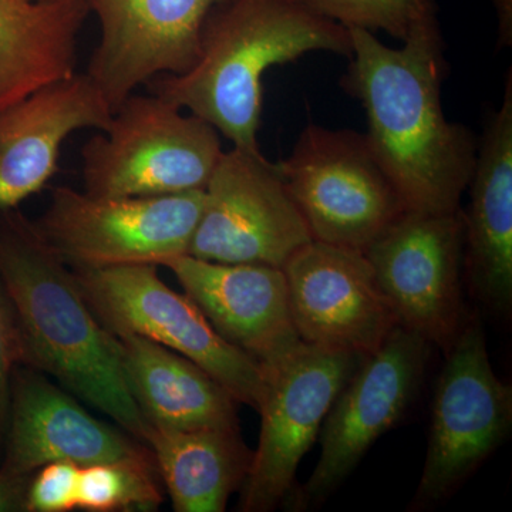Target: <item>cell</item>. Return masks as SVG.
Here are the masks:
<instances>
[{
  "label": "cell",
  "mask_w": 512,
  "mask_h": 512,
  "mask_svg": "<svg viewBox=\"0 0 512 512\" xmlns=\"http://www.w3.org/2000/svg\"><path fill=\"white\" fill-rule=\"evenodd\" d=\"M352 62L342 84L362 103L367 143L392 181L404 211L461 210L478 141L444 114V40L437 9L420 19L400 47L376 33L349 29Z\"/></svg>",
  "instance_id": "obj_1"
},
{
  "label": "cell",
  "mask_w": 512,
  "mask_h": 512,
  "mask_svg": "<svg viewBox=\"0 0 512 512\" xmlns=\"http://www.w3.org/2000/svg\"><path fill=\"white\" fill-rule=\"evenodd\" d=\"M0 284L22 342L23 363L146 443L148 421L128 387L119 340L101 325L74 272L18 210L0 211Z\"/></svg>",
  "instance_id": "obj_2"
},
{
  "label": "cell",
  "mask_w": 512,
  "mask_h": 512,
  "mask_svg": "<svg viewBox=\"0 0 512 512\" xmlns=\"http://www.w3.org/2000/svg\"><path fill=\"white\" fill-rule=\"evenodd\" d=\"M315 52L352 56L349 29L301 0H221L202 26L194 66L180 76L161 74L146 86L210 123L232 146L261 151L264 74Z\"/></svg>",
  "instance_id": "obj_3"
},
{
  "label": "cell",
  "mask_w": 512,
  "mask_h": 512,
  "mask_svg": "<svg viewBox=\"0 0 512 512\" xmlns=\"http://www.w3.org/2000/svg\"><path fill=\"white\" fill-rule=\"evenodd\" d=\"M222 153L210 123L156 94L134 93L82 147L84 191L111 198L201 191Z\"/></svg>",
  "instance_id": "obj_4"
},
{
  "label": "cell",
  "mask_w": 512,
  "mask_h": 512,
  "mask_svg": "<svg viewBox=\"0 0 512 512\" xmlns=\"http://www.w3.org/2000/svg\"><path fill=\"white\" fill-rule=\"evenodd\" d=\"M84 299L114 336L136 335L180 353L214 377L238 403L258 409L264 373L227 342L197 305L164 284L157 265L73 271Z\"/></svg>",
  "instance_id": "obj_5"
},
{
  "label": "cell",
  "mask_w": 512,
  "mask_h": 512,
  "mask_svg": "<svg viewBox=\"0 0 512 512\" xmlns=\"http://www.w3.org/2000/svg\"><path fill=\"white\" fill-rule=\"evenodd\" d=\"M204 190L154 197H96L57 187L39 220L47 245L73 271L109 266L163 265L187 254Z\"/></svg>",
  "instance_id": "obj_6"
},
{
  "label": "cell",
  "mask_w": 512,
  "mask_h": 512,
  "mask_svg": "<svg viewBox=\"0 0 512 512\" xmlns=\"http://www.w3.org/2000/svg\"><path fill=\"white\" fill-rule=\"evenodd\" d=\"M276 164L313 241L365 252L404 211L365 134L311 124Z\"/></svg>",
  "instance_id": "obj_7"
},
{
  "label": "cell",
  "mask_w": 512,
  "mask_h": 512,
  "mask_svg": "<svg viewBox=\"0 0 512 512\" xmlns=\"http://www.w3.org/2000/svg\"><path fill=\"white\" fill-rule=\"evenodd\" d=\"M365 357L305 342L261 365V434L242 484L239 510L268 512L292 504L299 463L319 437L336 397Z\"/></svg>",
  "instance_id": "obj_8"
},
{
  "label": "cell",
  "mask_w": 512,
  "mask_h": 512,
  "mask_svg": "<svg viewBox=\"0 0 512 512\" xmlns=\"http://www.w3.org/2000/svg\"><path fill=\"white\" fill-rule=\"evenodd\" d=\"M437 380L413 510L451 497L511 433L512 389L495 375L480 319H467Z\"/></svg>",
  "instance_id": "obj_9"
},
{
  "label": "cell",
  "mask_w": 512,
  "mask_h": 512,
  "mask_svg": "<svg viewBox=\"0 0 512 512\" xmlns=\"http://www.w3.org/2000/svg\"><path fill=\"white\" fill-rule=\"evenodd\" d=\"M311 241L278 164L261 151H224L205 185L200 221L187 254L220 264L282 269Z\"/></svg>",
  "instance_id": "obj_10"
},
{
  "label": "cell",
  "mask_w": 512,
  "mask_h": 512,
  "mask_svg": "<svg viewBox=\"0 0 512 512\" xmlns=\"http://www.w3.org/2000/svg\"><path fill=\"white\" fill-rule=\"evenodd\" d=\"M463 251L464 224L458 210L403 211L363 252L400 325L444 353L467 322Z\"/></svg>",
  "instance_id": "obj_11"
},
{
  "label": "cell",
  "mask_w": 512,
  "mask_h": 512,
  "mask_svg": "<svg viewBox=\"0 0 512 512\" xmlns=\"http://www.w3.org/2000/svg\"><path fill=\"white\" fill-rule=\"evenodd\" d=\"M431 345L402 325L340 390L320 429V457L296 507L323 503L359 466L367 451L403 419L419 393Z\"/></svg>",
  "instance_id": "obj_12"
},
{
  "label": "cell",
  "mask_w": 512,
  "mask_h": 512,
  "mask_svg": "<svg viewBox=\"0 0 512 512\" xmlns=\"http://www.w3.org/2000/svg\"><path fill=\"white\" fill-rule=\"evenodd\" d=\"M299 339L367 357L400 325L362 251L311 241L284 268Z\"/></svg>",
  "instance_id": "obj_13"
},
{
  "label": "cell",
  "mask_w": 512,
  "mask_h": 512,
  "mask_svg": "<svg viewBox=\"0 0 512 512\" xmlns=\"http://www.w3.org/2000/svg\"><path fill=\"white\" fill-rule=\"evenodd\" d=\"M221 0H84L100 22L86 73L119 109L161 74L187 73L200 55L201 30Z\"/></svg>",
  "instance_id": "obj_14"
},
{
  "label": "cell",
  "mask_w": 512,
  "mask_h": 512,
  "mask_svg": "<svg viewBox=\"0 0 512 512\" xmlns=\"http://www.w3.org/2000/svg\"><path fill=\"white\" fill-rule=\"evenodd\" d=\"M214 329L259 365L301 342L289 308L284 269L220 264L188 254L163 262Z\"/></svg>",
  "instance_id": "obj_15"
},
{
  "label": "cell",
  "mask_w": 512,
  "mask_h": 512,
  "mask_svg": "<svg viewBox=\"0 0 512 512\" xmlns=\"http://www.w3.org/2000/svg\"><path fill=\"white\" fill-rule=\"evenodd\" d=\"M111 117L96 84L77 72L0 113V211L18 208L49 184L69 136L86 128L104 131Z\"/></svg>",
  "instance_id": "obj_16"
},
{
  "label": "cell",
  "mask_w": 512,
  "mask_h": 512,
  "mask_svg": "<svg viewBox=\"0 0 512 512\" xmlns=\"http://www.w3.org/2000/svg\"><path fill=\"white\" fill-rule=\"evenodd\" d=\"M463 266L468 284L493 311L512 305V73L500 109L485 124L467 187Z\"/></svg>",
  "instance_id": "obj_17"
},
{
  "label": "cell",
  "mask_w": 512,
  "mask_h": 512,
  "mask_svg": "<svg viewBox=\"0 0 512 512\" xmlns=\"http://www.w3.org/2000/svg\"><path fill=\"white\" fill-rule=\"evenodd\" d=\"M147 458H153L150 451L94 419L43 377L32 373L18 377L3 473L26 478L56 461L86 467Z\"/></svg>",
  "instance_id": "obj_18"
},
{
  "label": "cell",
  "mask_w": 512,
  "mask_h": 512,
  "mask_svg": "<svg viewBox=\"0 0 512 512\" xmlns=\"http://www.w3.org/2000/svg\"><path fill=\"white\" fill-rule=\"evenodd\" d=\"M124 375L151 426L239 430L237 400L190 359L136 335H119Z\"/></svg>",
  "instance_id": "obj_19"
},
{
  "label": "cell",
  "mask_w": 512,
  "mask_h": 512,
  "mask_svg": "<svg viewBox=\"0 0 512 512\" xmlns=\"http://www.w3.org/2000/svg\"><path fill=\"white\" fill-rule=\"evenodd\" d=\"M84 0H0V113L76 73Z\"/></svg>",
  "instance_id": "obj_20"
},
{
  "label": "cell",
  "mask_w": 512,
  "mask_h": 512,
  "mask_svg": "<svg viewBox=\"0 0 512 512\" xmlns=\"http://www.w3.org/2000/svg\"><path fill=\"white\" fill-rule=\"evenodd\" d=\"M146 443L177 512H222L247 480L254 451L239 430L148 426Z\"/></svg>",
  "instance_id": "obj_21"
},
{
  "label": "cell",
  "mask_w": 512,
  "mask_h": 512,
  "mask_svg": "<svg viewBox=\"0 0 512 512\" xmlns=\"http://www.w3.org/2000/svg\"><path fill=\"white\" fill-rule=\"evenodd\" d=\"M154 457L80 467L77 508L93 512L153 511L161 504Z\"/></svg>",
  "instance_id": "obj_22"
},
{
  "label": "cell",
  "mask_w": 512,
  "mask_h": 512,
  "mask_svg": "<svg viewBox=\"0 0 512 512\" xmlns=\"http://www.w3.org/2000/svg\"><path fill=\"white\" fill-rule=\"evenodd\" d=\"M313 12L348 29L384 32L403 42L436 8L434 0H301Z\"/></svg>",
  "instance_id": "obj_23"
},
{
  "label": "cell",
  "mask_w": 512,
  "mask_h": 512,
  "mask_svg": "<svg viewBox=\"0 0 512 512\" xmlns=\"http://www.w3.org/2000/svg\"><path fill=\"white\" fill-rule=\"evenodd\" d=\"M80 467L56 461L39 468L26 488L25 511L67 512L77 508Z\"/></svg>",
  "instance_id": "obj_24"
},
{
  "label": "cell",
  "mask_w": 512,
  "mask_h": 512,
  "mask_svg": "<svg viewBox=\"0 0 512 512\" xmlns=\"http://www.w3.org/2000/svg\"><path fill=\"white\" fill-rule=\"evenodd\" d=\"M19 362H23V352L18 323L0 284V423L8 412L10 379L13 367Z\"/></svg>",
  "instance_id": "obj_25"
},
{
  "label": "cell",
  "mask_w": 512,
  "mask_h": 512,
  "mask_svg": "<svg viewBox=\"0 0 512 512\" xmlns=\"http://www.w3.org/2000/svg\"><path fill=\"white\" fill-rule=\"evenodd\" d=\"M26 478L8 476L0 470V512L25 511Z\"/></svg>",
  "instance_id": "obj_26"
},
{
  "label": "cell",
  "mask_w": 512,
  "mask_h": 512,
  "mask_svg": "<svg viewBox=\"0 0 512 512\" xmlns=\"http://www.w3.org/2000/svg\"><path fill=\"white\" fill-rule=\"evenodd\" d=\"M497 18L498 46H512V0H490Z\"/></svg>",
  "instance_id": "obj_27"
}]
</instances>
